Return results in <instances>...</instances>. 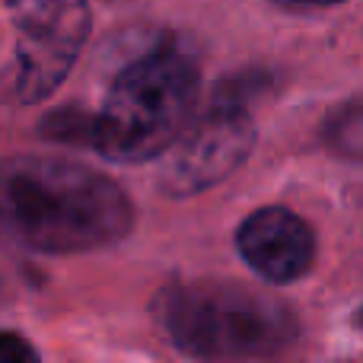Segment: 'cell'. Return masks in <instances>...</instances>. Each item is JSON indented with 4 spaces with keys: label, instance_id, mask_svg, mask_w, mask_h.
<instances>
[{
    "label": "cell",
    "instance_id": "obj_1",
    "mask_svg": "<svg viewBox=\"0 0 363 363\" xmlns=\"http://www.w3.org/2000/svg\"><path fill=\"white\" fill-rule=\"evenodd\" d=\"M6 226L38 252H93L131 230V201L102 172L83 163L16 157L4 169Z\"/></svg>",
    "mask_w": 363,
    "mask_h": 363
},
{
    "label": "cell",
    "instance_id": "obj_2",
    "mask_svg": "<svg viewBox=\"0 0 363 363\" xmlns=\"http://www.w3.org/2000/svg\"><path fill=\"white\" fill-rule=\"evenodd\" d=\"M163 335L188 357L252 360L294 345L296 319L287 303L236 281H182L153 303Z\"/></svg>",
    "mask_w": 363,
    "mask_h": 363
},
{
    "label": "cell",
    "instance_id": "obj_3",
    "mask_svg": "<svg viewBox=\"0 0 363 363\" xmlns=\"http://www.w3.org/2000/svg\"><path fill=\"white\" fill-rule=\"evenodd\" d=\"M198 102V64L179 48H157L131 61L89 115L86 147L112 163L157 160L188 128Z\"/></svg>",
    "mask_w": 363,
    "mask_h": 363
},
{
    "label": "cell",
    "instance_id": "obj_4",
    "mask_svg": "<svg viewBox=\"0 0 363 363\" xmlns=\"http://www.w3.org/2000/svg\"><path fill=\"white\" fill-rule=\"evenodd\" d=\"M89 35L86 0H23L10 64L13 99L32 106L55 93Z\"/></svg>",
    "mask_w": 363,
    "mask_h": 363
},
{
    "label": "cell",
    "instance_id": "obj_5",
    "mask_svg": "<svg viewBox=\"0 0 363 363\" xmlns=\"http://www.w3.org/2000/svg\"><path fill=\"white\" fill-rule=\"evenodd\" d=\"M255 147V125L242 102L213 99L204 118L188 125L163 153L160 188L172 198H188L213 188L245 163Z\"/></svg>",
    "mask_w": 363,
    "mask_h": 363
},
{
    "label": "cell",
    "instance_id": "obj_6",
    "mask_svg": "<svg viewBox=\"0 0 363 363\" xmlns=\"http://www.w3.org/2000/svg\"><path fill=\"white\" fill-rule=\"evenodd\" d=\"M236 249L258 277L271 284H290L313 268L315 236L287 207H262L242 220Z\"/></svg>",
    "mask_w": 363,
    "mask_h": 363
},
{
    "label": "cell",
    "instance_id": "obj_7",
    "mask_svg": "<svg viewBox=\"0 0 363 363\" xmlns=\"http://www.w3.org/2000/svg\"><path fill=\"white\" fill-rule=\"evenodd\" d=\"M332 138L345 153H354V157L363 160V106L354 108V112H347L345 118L335 125Z\"/></svg>",
    "mask_w": 363,
    "mask_h": 363
},
{
    "label": "cell",
    "instance_id": "obj_8",
    "mask_svg": "<svg viewBox=\"0 0 363 363\" xmlns=\"http://www.w3.org/2000/svg\"><path fill=\"white\" fill-rule=\"evenodd\" d=\"M0 360L4 363H35L38 354L32 351V345L26 338H19L16 332H6L0 341Z\"/></svg>",
    "mask_w": 363,
    "mask_h": 363
},
{
    "label": "cell",
    "instance_id": "obj_9",
    "mask_svg": "<svg viewBox=\"0 0 363 363\" xmlns=\"http://www.w3.org/2000/svg\"><path fill=\"white\" fill-rule=\"evenodd\" d=\"M277 4H287V6H332V4H341V0H277Z\"/></svg>",
    "mask_w": 363,
    "mask_h": 363
},
{
    "label": "cell",
    "instance_id": "obj_10",
    "mask_svg": "<svg viewBox=\"0 0 363 363\" xmlns=\"http://www.w3.org/2000/svg\"><path fill=\"white\" fill-rule=\"evenodd\" d=\"M357 325H360V328H363V306H360V309H357Z\"/></svg>",
    "mask_w": 363,
    "mask_h": 363
}]
</instances>
